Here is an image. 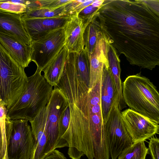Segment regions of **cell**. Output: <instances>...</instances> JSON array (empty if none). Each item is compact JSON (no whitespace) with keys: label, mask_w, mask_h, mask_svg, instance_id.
I'll return each mask as SVG.
<instances>
[{"label":"cell","mask_w":159,"mask_h":159,"mask_svg":"<svg viewBox=\"0 0 159 159\" xmlns=\"http://www.w3.org/2000/svg\"><path fill=\"white\" fill-rule=\"evenodd\" d=\"M70 109L69 105L62 113L60 119L59 125L60 137L61 139L67 144L68 146L67 143L62 139V137L68 129L70 123Z\"/></svg>","instance_id":"27"},{"label":"cell","mask_w":159,"mask_h":159,"mask_svg":"<svg viewBox=\"0 0 159 159\" xmlns=\"http://www.w3.org/2000/svg\"><path fill=\"white\" fill-rule=\"evenodd\" d=\"M26 6L24 4L12 3L10 0H0V11L22 14L26 11Z\"/></svg>","instance_id":"26"},{"label":"cell","mask_w":159,"mask_h":159,"mask_svg":"<svg viewBox=\"0 0 159 159\" xmlns=\"http://www.w3.org/2000/svg\"><path fill=\"white\" fill-rule=\"evenodd\" d=\"M4 105L2 103V102L0 99V105Z\"/></svg>","instance_id":"35"},{"label":"cell","mask_w":159,"mask_h":159,"mask_svg":"<svg viewBox=\"0 0 159 159\" xmlns=\"http://www.w3.org/2000/svg\"><path fill=\"white\" fill-rule=\"evenodd\" d=\"M110 156L117 159L121 152L133 143L123 123L118 98L114 101L105 122Z\"/></svg>","instance_id":"9"},{"label":"cell","mask_w":159,"mask_h":159,"mask_svg":"<svg viewBox=\"0 0 159 159\" xmlns=\"http://www.w3.org/2000/svg\"><path fill=\"white\" fill-rule=\"evenodd\" d=\"M21 14L0 11V33L12 37L20 43L31 45V40L21 18Z\"/></svg>","instance_id":"15"},{"label":"cell","mask_w":159,"mask_h":159,"mask_svg":"<svg viewBox=\"0 0 159 159\" xmlns=\"http://www.w3.org/2000/svg\"><path fill=\"white\" fill-rule=\"evenodd\" d=\"M124 126L133 143L158 134L159 123L130 109L121 112Z\"/></svg>","instance_id":"11"},{"label":"cell","mask_w":159,"mask_h":159,"mask_svg":"<svg viewBox=\"0 0 159 159\" xmlns=\"http://www.w3.org/2000/svg\"><path fill=\"white\" fill-rule=\"evenodd\" d=\"M143 1L151 8L159 14V0H143Z\"/></svg>","instance_id":"32"},{"label":"cell","mask_w":159,"mask_h":159,"mask_svg":"<svg viewBox=\"0 0 159 159\" xmlns=\"http://www.w3.org/2000/svg\"><path fill=\"white\" fill-rule=\"evenodd\" d=\"M86 24L76 14L70 16L63 29L65 37V46L69 53H78L84 48L83 35Z\"/></svg>","instance_id":"14"},{"label":"cell","mask_w":159,"mask_h":159,"mask_svg":"<svg viewBox=\"0 0 159 159\" xmlns=\"http://www.w3.org/2000/svg\"><path fill=\"white\" fill-rule=\"evenodd\" d=\"M46 107L43 108L35 118L30 121L34 140L30 159H43L48 142L46 129Z\"/></svg>","instance_id":"16"},{"label":"cell","mask_w":159,"mask_h":159,"mask_svg":"<svg viewBox=\"0 0 159 159\" xmlns=\"http://www.w3.org/2000/svg\"><path fill=\"white\" fill-rule=\"evenodd\" d=\"M104 1V0H94L91 5L95 7H99L102 5Z\"/></svg>","instance_id":"34"},{"label":"cell","mask_w":159,"mask_h":159,"mask_svg":"<svg viewBox=\"0 0 159 159\" xmlns=\"http://www.w3.org/2000/svg\"><path fill=\"white\" fill-rule=\"evenodd\" d=\"M148 151L152 159H159V139L153 136L149 139Z\"/></svg>","instance_id":"30"},{"label":"cell","mask_w":159,"mask_h":159,"mask_svg":"<svg viewBox=\"0 0 159 159\" xmlns=\"http://www.w3.org/2000/svg\"><path fill=\"white\" fill-rule=\"evenodd\" d=\"M100 30L99 24L95 14L86 27L83 35L84 49L87 52L89 58L93 51Z\"/></svg>","instance_id":"21"},{"label":"cell","mask_w":159,"mask_h":159,"mask_svg":"<svg viewBox=\"0 0 159 159\" xmlns=\"http://www.w3.org/2000/svg\"><path fill=\"white\" fill-rule=\"evenodd\" d=\"M101 90V108L105 122L114 101L117 98H118L117 90L108 64H105L103 66Z\"/></svg>","instance_id":"17"},{"label":"cell","mask_w":159,"mask_h":159,"mask_svg":"<svg viewBox=\"0 0 159 159\" xmlns=\"http://www.w3.org/2000/svg\"><path fill=\"white\" fill-rule=\"evenodd\" d=\"M107 52L108 43L100 29L93 51L89 58L90 68L89 89H91L101 78L104 65L108 64Z\"/></svg>","instance_id":"13"},{"label":"cell","mask_w":159,"mask_h":159,"mask_svg":"<svg viewBox=\"0 0 159 159\" xmlns=\"http://www.w3.org/2000/svg\"><path fill=\"white\" fill-rule=\"evenodd\" d=\"M69 54L65 45L43 71L44 78L52 86H57L62 75Z\"/></svg>","instance_id":"19"},{"label":"cell","mask_w":159,"mask_h":159,"mask_svg":"<svg viewBox=\"0 0 159 159\" xmlns=\"http://www.w3.org/2000/svg\"><path fill=\"white\" fill-rule=\"evenodd\" d=\"M43 159H67L64 154L56 149L49 153Z\"/></svg>","instance_id":"31"},{"label":"cell","mask_w":159,"mask_h":159,"mask_svg":"<svg viewBox=\"0 0 159 159\" xmlns=\"http://www.w3.org/2000/svg\"><path fill=\"white\" fill-rule=\"evenodd\" d=\"M37 68L35 73L28 77L23 92L16 102L7 109L9 119L33 120L40 110L46 107L51 97L52 86L46 81Z\"/></svg>","instance_id":"2"},{"label":"cell","mask_w":159,"mask_h":159,"mask_svg":"<svg viewBox=\"0 0 159 159\" xmlns=\"http://www.w3.org/2000/svg\"><path fill=\"white\" fill-rule=\"evenodd\" d=\"M69 105L68 100L62 92L57 86L54 87L46 106L48 142L45 157L56 148L68 146L60 137L59 125L62 113Z\"/></svg>","instance_id":"8"},{"label":"cell","mask_w":159,"mask_h":159,"mask_svg":"<svg viewBox=\"0 0 159 159\" xmlns=\"http://www.w3.org/2000/svg\"><path fill=\"white\" fill-rule=\"evenodd\" d=\"M76 53H69L57 87L63 93L69 104L75 105L87 118L89 88L78 74L75 67Z\"/></svg>","instance_id":"6"},{"label":"cell","mask_w":159,"mask_h":159,"mask_svg":"<svg viewBox=\"0 0 159 159\" xmlns=\"http://www.w3.org/2000/svg\"><path fill=\"white\" fill-rule=\"evenodd\" d=\"M95 16L119 56L142 68L159 66V14L143 0H104Z\"/></svg>","instance_id":"1"},{"label":"cell","mask_w":159,"mask_h":159,"mask_svg":"<svg viewBox=\"0 0 159 159\" xmlns=\"http://www.w3.org/2000/svg\"><path fill=\"white\" fill-rule=\"evenodd\" d=\"M7 109L4 105H0V159H7L5 119Z\"/></svg>","instance_id":"25"},{"label":"cell","mask_w":159,"mask_h":159,"mask_svg":"<svg viewBox=\"0 0 159 159\" xmlns=\"http://www.w3.org/2000/svg\"><path fill=\"white\" fill-rule=\"evenodd\" d=\"M124 101L131 109L159 123V94L156 87L140 73L123 82Z\"/></svg>","instance_id":"3"},{"label":"cell","mask_w":159,"mask_h":159,"mask_svg":"<svg viewBox=\"0 0 159 159\" xmlns=\"http://www.w3.org/2000/svg\"><path fill=\"white\" fill-rule=\"evenodd\" d=\"M99 8L90 5L81 10L78 14V16L85 23L88 24L92 20Z\"/></svg>","instance_id":"29"},{"label":"cell","mask_w":159,"mask_h":159,"mask_svg":"<svg viewBox=\"0 0 159 159\" xmlns=\"http://www.w3.org/2000/svg\"><path fill=\"white\" fill-rule=\"evenodd\" d=\"M107 57L109 69L117 90L119 107L121 111L126 107V106L124 101L122 95V82L120 77V61L119 56L115 48L108 43Z\"/></svg>","instance_id":"20"},{"label":"cell","mask_w":159,"mask_h":159,"mask_svg":"<svg viewBox=\"0 0 159 159\" xmlns=\"http://www.w3.org/2000/svg\"><path fill=\"white\" fill-rule=\"evenodd\" d=\"M69 16L31 18L22 20L25 29L32 42L53 31L63 28Z\"/></svg>","instance_id":"12"},{"label":"cell","mask_w":159,"mask_h":159,"mask_svg":"<svg viewBox=\"0 0 159 159\" xmlns=\"http://www.w3.org/2000/svg\"><path fill=\"white\" fill-rule=\"evenodd\" d=\"M65 6L55 9L40 8L34 10H27L21 14L22 20L36 18H50L66 16Z\"/></svg>","instance_id":"22"},{"label":"cell","mask_w":159,"mask_h":159,"mask_svg":"<svg viewBox=\"0 0 159 159\" xmlns=\"http://www.w3.org/2000/svg\"><path fill=\"white\" fill-rule=\"evenodd\" d=\"M93 1V0H86L84 2L81 3L76 7L74 10L72 14H76L78 15L79 13L83 9L91 5Z\"/></svg>","instance_id":"33"},{"label":"cell","mask_w":159,"mask_h":159,"mask_svg":"<svg viewBox=\"0 0 159 159\" xmlns=\"http://www.w3.org/2000/svg\"><path fill=\"white\" fill-rule=\"evenodd\" d=\"M71 1V0H36V9L40 8L55 9L66 5Z\"/></svg>","instance_id":"28"},{"label":"cell","mask_w":159,"mask_h":159,"mask_svg":"<svg viewBox=\"0 0 159 159\" xmlns=\"http://www.w3.org/2000/svg\"><path fill=\"white\" fill-rule=\"evenodd\" d=\"M24 68L0 43V99L7 109L17 100L28 82Z\"/></svg>","instance_id":"4"},{"label":"cell","mask_w":159,"mask_h":159,"mask_svg":"<svg viewBox=\"0 0 159 159\" xmlns=\"http://www.w3.org/2000/svg\"><path fill=\"white\" fill-rule=\"evenodd\" d=\"M5 131L7 159H30L34 140L28 121L6 116Z\"/></svg>","instance_id":"7"},{"label":"cell","mask_w":159,"mask_h":159,"mask_svg":"<svg viewBox=\"0 0 159 159\" xmlns=\"http://www.w3.org/2000/svg\"><path fill=\"white\" fill-rule=\"evenodd\" d=\"M63 28L53 31L39 39L31 42V61L41 71L58 54L65 45Z\"/></svg>","instance_id":"10"},{"label":"cell","mask_w":159,"mask_h":159,"mask_svg":"<svg viewBox=\"0 0 159 159\" xmlns=\"http://www.w3.org/2000/svg\"><path fill=\"white\" fill-rule=\"evenodd\" d=\"M0 43L21 66L25 68L28 66L31 61V45L23 44L12 37L0 33Z\"/></svg>","instance_id":"18"},{"label":"cell","mask_w":159,"mask_h":159,"mask_svg":"<svg viewBox=\"0 0 159 159\" xmlns=\"http://www.w3.org/2000/svg\"><path fill=\"white\" fill-rule=\"evenodd\" d=\"M75 65L78 74L89 88V62L88 53L84 48L79 52L76 53Z\"/></svg>","instance_id":"23"},{"label":"cell","mask_w":159,"mask_h":159,"mask_svg":"<svg viewBox=\"0 0 159 159\" xmlns=\"http://www.w3.org/2000/svg\"><path fill=\"white\" fill-rule=\"evenodd\" d=\"M148 153V149L144 141H139L134 143L124 150L117 159H145Z\"/></svg>","instance_id":"24"},{"label":"cell","mask_w":159,"mask_h":159,"mask_svg":"<svg viewBox=\"0 0 159 159\" xmlns=\"http://www.w3.org/2000/svg\"><path fill=\"white\" fill-rule=\"evenodd\" d=\"M101 77L88 94L87 119L94 157L102 158L109 155V146L101 102Z\"/></svg>","instance_id":"5"}]
</instances>
